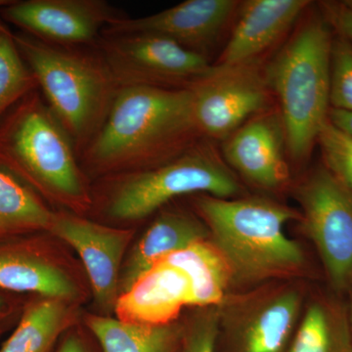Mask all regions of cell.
<instances>
[{
  "label": "cell",
  "mask_w": 352,
  "mask_h": 352,
  "mask_svg": "<svg viewBox=\"0 0 352 352\" xmlns=\"http://www.w3.org/2000/svg\"><path fill=\"white\" fill-rule=\"evenodd\" d=\"M200 135L190 88L122 87L80 164L98 179L147 170L179 156Z\"/></svg>",
  "instance_id": "cell-1"
},
{
  "label": "cell",
  "mask_w": 352,
  "mask_h": 352,
  "mask_svg": "<svg viewBox=\"0 0 352 352\" xmlns=\"http://www.w3.org/2000/svg\"><path fill=\"white\" fill-rule=\"evenodd\" d=\"M195 212L210 240L226 259L232 289H250L274 281L302 280L309 272L307 252L287 236L300 212L268 199H223L200 194Z\"/></svg>",
  "instance_id": "cell-2"
},
{
  "label": "cell",
  "mask_w": 352,
  "mask_h": 352,
  "mask_svg": "<svg viewBox=\"0 0 352 352\" xmlns=\"http://www.w3.org/2000/svg\"><path fill=\"white\" fill-rule=\"evenodd\" d=\"M0 168L62 210L83 215L94 207L89 177L39 89L0 122Z\"/></svg>",
  "instance_id": "cell-3"
},
{
  "label": "cell",
  "mask_w": 352,
  "mask_h": 352,
  "mask_svg": "<svg viewBox=\"0 0 352 352\" xmlns=\"http://www.w3.org/2000/svg\"><path fill=\"white\" fill-rule=\"evenodd\" d=\"M13 38L80 157L103 126L119 90L100 51L46 43L22 32Z\"/></svg>",
  "instance_id": "cell-4"
},
{
  "label": "cell",
  "mask_w": 352,
  "mask_h": 352,
  "mask_svg": "<svg viewBox=\"0 0 352 352\" xmlns=\"http://www.w3.org/2000/svg\"><path fill=\"white\" fill-rule=\"evenodd\" d=\"M99 180L92 208L97 206L107 219L120 223L145 219L178 197L206 194L233 199L242 191L233 173L199 142L159 166Z\"/></svg>",
  "instance_id": "cell-5"
},
{
  "label": "cell",
  "mask_w": 352,
  "mask_h": 352,
  "mask_svg": "<svg viewBox=\"0 0 352 352\" xmlns=\"http://www.w3.org/2000/svg\"><path fill=\"white\" fill-rule=\"evenodd\" d=\"M332 41L325 22L310 21L266 72V85L280 102L287 148L296 160L309 154L328 120Z\"/></svg>",
  "instance_id": "cell-6"
},
{
  "label": "cell",
  "mask_w": 352,
  "mask_h": 352,
  "mask_svg": "<svg viewBox=\"0 0 352 352\" xmlns=\"http://www.w3.org/2000/svg\"><path fill=\"white\" fill-rule=\"evenodd\" d=\"M302 280L261 285L230 293L219 305V352H287L302 316Z\"/></svg>",
  "instance_id": "cell-7"
},
{
  "label": "cell",
  "mask_w": 352,
  "mask_h": 352,
  "mask_svg": "<svg viewBox=\"0 0 352 352\" xmlns=\"http://www.w3.org/2000/svg\"><path fill=\"white\" fill-rule=\"evenodd\" d=\"M295 194L303 233L318 252L329 288L344 296L352 286V191L323 166Z\"/></svg>",
  "instance_id": "cell-8"
},
{
  "label": "cell",
  "mask_w": 352,
  "mask_h": 352,
  "mask_svg": "<svg viewBox=\"0 0 352 352\" xmlns=\"http://www.w3.org/2000/svg\"><path fill=\"white\" fill-rule=\"evenodd\" d=\"M97 47L119 88H189L212 69L205 55L157 34H102Z\"/></svg>",
  "instance_id": "cell-9"
},
{
  "label": "cell",
  "mask_w": 352,
  "mask_h": 352,
  "mask_svg": "<svg viewBox=\"0 0 352 352\" xmlns=\"http://www.w3.org/2000/svg\"><path fill=\"white\" fill-rule=\"evenodd\" d=\"M126 13L105 0H9L0 18L46 43L97 47L102 32Z\"/></svg>",
  "instance_id": "cell-10"
},
{
  "label": "cell",
  "mask_w": 352,
  "mask_h": 352,
  "mask_svg": "<svg viewBox=\"0 0 352 352\" xmlns=\"http://www.w3.org/2000/svg\"><path fill=\"white\" fill-rule=\"evenodd\" d=\"M249 65L224 71L212 66L207 76L189 87L201 135L226 138L265 107L267 85Z\"/></svg>",
  "instance_id": "cell-11"
},
{
  "label": "cell",
  "mask_w": 352,
  "mask_h": 352,
  "mask_svg": "<svg viewBox=\"0 0 352 352\" xmlns=\"http://www.w3.org/2000/svg\"><path fill=\"white\" fill-rule=\"evenodd\" d=\"M50 234L71 245L82 259L95 302L105 311L115 309L124 252L133 237L131 229L105 226L83 215L58 210Z\"/></svg>",
  "instance_id": "cell-12"
},
{
  "label": "cell",
  "mask_w": 352,
  "mask_h": 352,
  "mask_svg": "<svg viewBox=\"0 0 352 352\" xmlns=\"http://www.w3.org/2000/svg\"><path fill=\"white\" fill-rule=\"evenodd\" d=\"M38 234L0 240V291L76 302L80 295L75 279Z\"/></svg>",
  "instance_id": "cell-13"
},
{
  "label": "cell",
  "mask_w": 352,
  "mask_h": 352,
  "mask_svg": "<svg viewBox=\"0 0 352 352\" xmlns=\"http://www.w3.org/2000/svg\"><path fill=\"white\" fill-rule=\"evenodd\" d=\"M236 6L233 0H186L146 17L113 21L102 34H157L203 54L201 50L217 38Z\"/></svg>",
  "instance_id": "cell-14"
},
{
  "label": "cell",
  "mask_w": 352,
  "mask_h": 352,
  "mask_svg": "<svg viewBox=\"0 0 352 352\" xmlns=\"http://www.w3.org/2000/svg\"><path fill=\"white\" fill-rule=\"evenodd\" d=\"M281 118L273 113L254 118L237 129L224 145L226 161L248 182L264 190L282 188L288 182Z\"/></svg>",
  "instance_id": "cell-15"
},
{
  "label": "cell",
  "mask_w": 352,
  "mask_h": 352,
  "mask_svg": "<svg viewBox=\"0 0 352 352\" xmlns=\"http://www.w3.org/2000/svg\"><path fill=\"white\" fill-rule=\"evenodd\" d=\"M191 285L176 266L162 261L138 278L115 305L117 318L143 325H168L190 307Z\"/></svg>",
  "instance_id": "cell-16"
},
{
  "label": "cell",
  "mask_w": 352,
  "mask_h": 352,
  "mask_svg": "<svg viewBox=\"0 0 352 352\" xmlns=\"http://www.w3.org/2000/svg\"><path fill=\"white\" fill-rule=\"evenodd\" d=\"M308 3L307 0L245 1L232 36L212 69L224 71L251 64L288 31Z\"/></svg>",
  "instance_id": "cell-17"
},
{
  "label": "cell",
  "mask_w": 352,
  "mask_h": 352,
  "mask_svg": "<svg viewBox=\"0 0 352 352\" xmlns=\"http://www.w3.org/2000/svg\"><path fill=\"white\" fill-rule=\"evenodd\" d=\"M210 239V231L198 214L182 208L163 210L136 242L122 266L120 296L173 252Z\"/></svg>",
  "instance_id": "cell-18"
},
{
  "label": "cell",
  "mask_w": 352,
  "mask_h": 352,
  "mask_svg": "<svg viewBox=\"0 0 352 352\" xmlns=\"http://www.w3.org/2000/svg\"><path fill=\"white\" fill-rule=\"evenodd\" d=\"M287 352H352L344 296L331 289L308 296Z\"/></svg>",
  "instance_id": "cell-19"
},
{
  "label": "cell",
  "mask_w": 352,
  "mask_h": 352,
  "mask_svg": "<svg viewBox=\"0 0 352 352\" xmlns=\"http://www.w3.org/2000/svg\"><path fill=\"white\" fill-rule=\"evenodd\" d=\"M163 261L182 270L191 285L192 307H219L232 289V273L210 240L200 241Z\"/></svg>",
  "instance_id": "cell-20"
},
{
  "label": "cell",
  "mask_w": 352,
  "mask_h": 352,
  "mask_svg": "<svg viewBox=\"0 0 352 352\" xmlns=\"http://www.w3.org/2000/svg\"><path fill=\"white\" fill-rule=\"evenodd\" d=\"M71 303L43 296L32 298L23 307L17 327L0 352H53L75 318Z\"/></svg>",
  "instance_id": "cell-21"
},
{
  "label": "cell",
  "mask_w": 352,
  "mask_h": 352,
  "mask_svg": "<svg viewBox=\"0 0 352 352\" xmlns=\"http://www.w3.org/2000/svg\"><path fill=\"white\" fill-rule=\"evenodd\" d=\"M87 325L102 352H179L182 321L168 325H143L118 318L89 315Z\"/></svg>",
  "instance_id": "cell-22"
},
{
  "label": "cell",
  "mask_w": 352,
  "mask_h": 352,
  "mask_svg": "<svg viewBox=\"0 0 352 352\" xmlns=\"http://www.w3.org/2000/svg\"><path fill=\"white\" fill-rule=\"evenodd\" d=\"M55 214L41 197L0 168V240L50 233Z\"/></svg>",
  "instance_id": "cell-23"
},
{
  "label": "cell",
  "mask_w": 352,
  "mask_h": 352,
  "mask_svg": "<svg viewBox=\"0 0 352 352\" xmlns=\"http://www.w3.org/2000/svg\"><path fill=\"white\" fill-rule=\"evenodd\" d=\"M38 89L32 69L21 55L13 32L0 34V122L28 94Z\"/></svg>",
  "instance_id": "cell-24"
},
{
  "label": "cell",
  "mask_w": 352,
  "mask_h": 352,
  "mask_svg": "<svg viewBox=\"0 0 352 352\" xmlns=\"http://www.w3.org/2000/svg\"><path fill=\"white\" fill-rule=\"evenodd\" d=\"M324 166L352 191V136L327 120L317 138Z\"/></svg>",
  "instance_id": "cell-25"
},
{
  "label": "cell",
  "mask_w": 352,
  "mask_h": 352,
  "mask_svg": "<svg viewBox=\"0 0 352 352\" xmlns=\"http://www.w3.org/2000/svg\"><path fill=\"white\" fill-rule=\"evenodd\" d=\"M219 307H195L182 320L179 352H219Z\"/></svg>",
  "instance_id": "cell-26"
},
{
  "label": "cell",
  "mask_w": 352,
  "mask_h": 352,
  "mask_svg": "<svg viewBox=\"0 0 352 352\" xmlns=\"http://www.w3.org/2000/svg\"><path fill=\"white\" fill-rule=\"evenodd\" d=\"M330 105L352 111V43L340 34L331 47Z\"/></svg>",
  "instance_id": "cell-27"
},
{
  "label": "cell",
  "mask_w": 352,
  "mask_h": 352,
  "mask_svg": "<svg viewBox=\"0 0 352 352\" xmlns=\"http://www.w3.org/2000/svg\"><path fill=\"white\" fill-rule=\"evenodd\" d=\"M330 19L337 28L340 36H344L352 43V8L346 4H338L329 9Z\"/></svg>",
  "instance_id": "cell-28"
},
{
  "label": "cell",
  "mask_w": 352,
  "mask_h": 352,
  "mask_svg": "<svg viewBox=\"0 0 352 352\" xmlns=\"http://www.w3.org/2000/svg\"><path fill=\"white\" fill-rule=\"evenodd\" d=\"M17 310H19V305L16 300L0 291V333L6 330L11 319L16 316Z\"/></svg>",
  "instance_id": "cell-29"
},
{
  "label": "cell",
  "mask_w": 352,
  "mask_h": 352,
  "mask_svg": "<svg viewBox=\"0 0 352 352\" xmlns=\"http://www.w3.org/2000/svg\"><path fill=\"white\" fill-rule=\"evenodd\" d=\"M328 120L336 126L352 136V111L330 109Z\"/></svg>",
  "instance_id": "cell-30"
},
{
  "label": "cell",
  "mask_w": 352,
  "mask_h": 352,
  "mask_svg": "<svg viewBox=\"0 0 352 352\" xmlns=\"http://www.w3.org/2000/svg\"><path fill=\"white\" fill-rule=\"evenodd\" d=\"M56 352H88L85 342L78 336L71 335L65 338Z\"/></svg>",
  "instance_id": "cell-31"
},
{
  "label": "cell",
  "mask_w": 352,
  "mask_h": 352,
  "mask_svg": "<svg viewBox=\"0 0 352 352\" xmlns=\"http://www.w3.org/2000/svg\"><path fill=\"white\" fill-rule=\"evenodd\" d=\"M346 296H347V300L346 298L347 305V315H349V328H351V333L352 336V286L351 287V289H349V291L347 292Z\"/></svg>",
  "instance_id": "cell-32"
},
{
  "label": "cell",
  "mask_w": 352,
  "mask_h": 352,
  "mask_svg": "<svg viewBox=\"0 0 352 352\" xmlns=\"http://www.w3.org/2000/svg\"><path fill=\"white\" fill-rule=\"evenodd\" d=\"M9 0H0V7L6 6L7 2ZM7 29H8V28H7L6 25H4V23L2 22V21H0V34H1L2 32H3L4 31H6Z\"/></svg>",
  "instance_id": "cell-33"
},
{
  "label": "cell",
  "mask_w": 352,
  "mask_h": 352,
  "mask_svg": "<svg viewBox=\"0 0 352 352\" xmlns=\"http://www.w3.org/2000/svg\"><path fill=\"white\" fill-rule=\"evenodd\" d=\"M344 3L352 8V0H349V1H344Z\"/></svg>",
  "instance_id": "cell-34"
}]
</instances>
